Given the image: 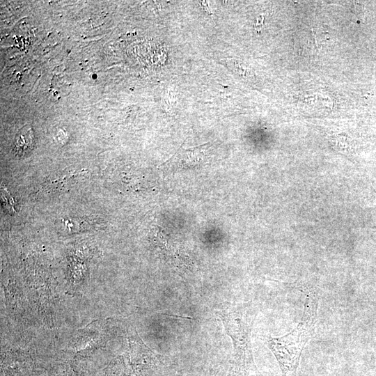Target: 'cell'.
Segmentation results:
<instances>
[{
	"instance_id": "6da1fadb",
	"label": "cell",
	"mask_w": 376,
	"mask_h": 376,
	"mask_svg": "<svg viewBox=\"0 0 376 376\" xmlns=\"http://www.w3.org/2000/svg\"><path fill=\"white\" fill-rule=\"evenodd\" d=\"M306 301L301 319L288 334L269 336L267 345L275 357L281 376H297L300 358L306 343L315 334L320 295L317 288H303Z\"/></svg>"
},
{
	"instance_id": "7a4b0ae2",
	"label": "cell",
	"mask_w": 376,
	"mask_h": 376,
	"mask_svg": "<svg viewBox=\"0 0 376 376\" xmlns=\"http://www.w3.org/2000/svg\"><path fill=\"white\" fill-rule=\"evenodd\" d=\"M219 318L233 343L232 370L239 376H248L256 370L251 344L253 313L249 306L230 304L219 311Z\"/></svg>"
},
{
	"instance_id": "3957f363",
	"label": "cell",
	"mask_w": 376,
	"mask_h": 376,
	"mask_svg": "<svg viewBox=\"0 0 376 376\" xmlns=\"http://www.w3.org/2000/svg\"><path fill=\"white\" fill-rule=\"evenodd\" d=\"M33 143V133L31 127H23L15 135V148L19 153L31 150Z\"/></svg>"
}]
</instances>
